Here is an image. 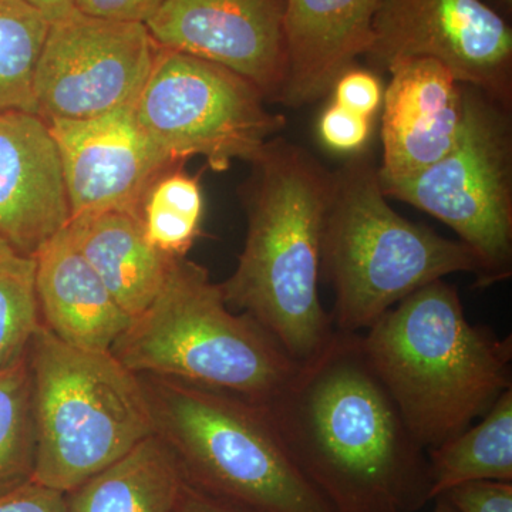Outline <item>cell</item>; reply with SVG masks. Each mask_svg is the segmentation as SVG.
Wrapping results in <instances>:
<instances>
[{
  "label": "cell",
  "mask_w": 512,
  "mask_h": 512,
  "mask_svg": "<svg viewBox=\"0 0 512 512\" xmlns=\"http://www.w3.org/2000/svg\"><path fill=\"white\" fill-rule=\"evenodd\" d=\"M262 407L333 512H416L430 503L427 451L370 363L362 333L335 329Z\"/></svg>",
  "instance_id": "6da1fadb"
},
{
  "label": "cell",
  "mask_w": 512,
  "mask_h": 512,
  "mask_svg": "<svg viewBox=\"0 0 512 512\" xmlns=\"http://www.w3.org/2000/svg\"><path fill=\"white\" fill-rule=\"evenodd\" d=\"M251 164L247 239L222 292L229 308L258 322L296 363L306 362L335 333L319 296L333 173L281 137Z\"/></svg>",
  "instance_id": "7a4b0ae2"
},
{
  "label": "cell",
  "mask_w": 512,
  "mask_h": 512,
  "mask_svg": "<svg viewBox=\"0 0 512 512\" xmlns=\"http://www.w3.org/2000/svg\"><path fill=\"white\" fill-rule=\"evenodd\" d=\"M377 375L424 450L453 439L511 389V336L467 319L456 286L431 282L362 333Z\"/></svg>",
  "instance_id": "3957f363"
},
{
  "label": "cell",
  "mask_w": 512,
  "mask_h": 512,
  "mask_svg": "<svg viewBox=\"0 0 512 512\" xmlns=\"http://www.w3.org/2000/svg\"><path fill=\"white\" fill-rule=\"evenodd\" d=\"M110 352L134 375L180 380L261 406L299 365L258 322L231 312L221 285L187 256L174 258L156 299Z\"/></svg>",
  "instance_id": "277c9868"
},
{
  "label": "cell",
  "mask_w": 512,
  "mask_h": 512,
  "mask_svg": "<svg viewBox=\"0 0 512 512\" xmlns=\"http://www.w3.org/2000/svg\"><path fill=\"white\" fill-rule=\"evenodd\" d=\"M387 200L370 158H350L333 173L322 271L335 292L330 318L340 332L369 329L407 296L447 275H480L467 245L406 220Z\"/></svg>",
  "instance_id": "5b68a950"
},
{
  "label": "cell",
  "mask_w": 512,
  "mask_h": 512,
  "mask_svg": "<svg viewBox=\"0 0 512 512\" xmlns=\"http://www.w3.org/2000/svg\"><path fill=\"white\" fill-rule=\"evenodd\" d=\"M138 377L154 434L187 483L254 512H333L295 466L261 404L167 377Z\"/></svg>",
  "instance_id": "8992f818"
},
{
  "label": "cell",
  "mask_w": 512,
  "mask_h": 512,
  "mask_svg": "<svg viewBox=\"0 0 512 512\" xmlns=\"http://www.w3.org/2000/svg\"><path fill=\"white\" fill-rule=\"evenodd\" d=\"M28 356L36 483L70 493L154 433L140 377L111 352L74 348L42 323Z\"/></svg>",
  "instance_id": "52a82bcc"
},
{
  "label": "cell",
  "mask_w": 512,
  "mask_h": 512,
  "mask_svg": "<svg viewBox=\"0 0 512 512\" xmlns=\"http://www.w3.org/2000/svg\"><path fill=\"white\" fill-rule=\"evenodd\" d=\"M460 136L440 161L419 173L383 178L387 198L427 212L456 232L480 262L477 288L512 274V131L508 106L464 86Z\"/></svg>",
  "instance_id": "ba28073f"
},
{
  "label": "cell",
  "mask_w": 512,
  "mask_h": 512,
  "mask_svg": "<svg viewBox=\"0 0 512 512\" xmlns=\"http://www.w3.org/2000/svg\"><path fill=\"white\" fill-rule=\"evenodd\" d=\"M266 101L258 87L220 64L158 46L134 109L174 163L201 156L222 173L235 160L254 163L286 126Z\"/></svg>",
  "instance_id": "9c48e42d"
},
{
  "label": "cell",
  "mask_w": 512,
  "mask_h": 512,
  "mask_svg": "<svg viewBox=\"0 0 512 512\" xmlns=\"http://www.w3.org/2000/svg\"><path fill=\"white\" fill-rule=\"evenodd\" d=\"M158 45L144 23L74 12L50 23L35 76L37 114L87 120L136 104Z\"/></svg>",
  "instance_id": "30bf717a"
},
{
  "label": "cell",
  "mask_w": 512,
  "mask_h": 512,
  "mask_svg": "<svg viewBox=\"0 0 512 512\" xmlns=\"http://www.w3.org/2000/svg\"><path fill=\"white\" fill-rule=\"evenodd\" d=\"M365 56L384 72L436 60L458 83L510 106L512 30L483 0H380Z\"/></svg>",
  "instance_id": "8fae6325"
},
{
  "label": "cell",
  "mask_w": 512,
  "mask_h": 512,
  "mask_svg": "<svg viewBox=\"0 0 512 512\" xmlns=\"http://www.w3.org/2000/svg\"><path fill=\"white\" fill-rule=\"evenodd\" d=\"M286 0H164L146 23L165 49L220 64L281 101Z\"/></svg>",
  "instance_id": "7c38bea8"
},
{
  "label": "cell",
  "mask_w": 512,
  "mask_h": 512,
  "mask_svg": "<svg viewBox=\"0 0 512 512\" xmlns=\"http://www.w3.org/2000/svg\"><path fill=\"white\" fill-rule=\"evenodd\" d=\"M62 157L72 218L127 212L141 218L154 181L177 167L137 119L133 106L87 120H49Z\"/></svg>",
  "instance_id": "4fadbf2b"
},
{
  "label": "cell",
  "mask_w": 512,
  "mask_h": 512,
  "mask_svg": "<svg viewBox=\"0 0 512 512\" xmlns=\"http://www.w3.org/2000/svg\"><path fill=\"white\" fill-rule=\"evenodd\" d=\"M72 220L52 128L35 113H0V238L35 256Z\"/></svg>",
  "instance_id": "5bb4252c"
},
{
  "label": "cell",
  "mask_w": 512,
  "mask_h": 512,
  "mask_svg": "<svg viewBox=\"0 0 512 512\" xmlns=\"http://www.w3.org/2000/svg\"><path fill=\"white\" fill-rule=\"evenodd\" d=\"M389 73L379 175L400 178L430 167L453 148L463 127L466 99L464 84L436 60H404Z\"/></svg>",
  "instance_id": "9a60e30c"
},
{
  "label": "cell",
  "mask_w": 512,
  "mask_h": 512,
  "mask_svg": "<svg viewBox=\"0 0 512 512\" xmlns=\"http://www.w3.org/2000/svg\"><path fill=\"white\" fill-rule=\"evenodd\" d=\"M380 0H286L288 70L281 101L302 107L322 99L340 74L366 55Z\"/></svg>",
  "instance_id": "2e32d148"
},
{
  "label": "cell",
  "mask_w": 512,
  "mask_h": 512,
  "mask_svg": "<svg viewBox=\"0 0 512 512\" xmlns=\"http://www.w3.org/2000/svg\"><path fill=\"white\" fill-rule=\"evenodd\" d=\"M35 259L43 325L74 348L110 352L133 318L114 301L67 229L43 245Z\"/></svg>",
  "instance_id": "e0dca14e"
},
{
  "label": "cell",
  "mask_w": 512,
  "mask_h": 512,
  "mask_svg": "<svg viewBox=\"0 0 512 512\" xmlns=\"http://www.w3.org/2000/svg\"><path fill=\"white\" fill-rule=\"evenodd\" d=\"M66 229L120 308L133 319L146 311L163 288L174 258L151 247L141 218L97 212L73 217Z\"/></svg>",
  "instance_id": "ac0fdd59"
},
{
  "label": "cell",
  "mask_w": 512,
  "mask_h": 512,
  "mask_svg": "<svg viewBox=\"0 0 512 512\" xmlns=\"http://www.w3.org/2000/svg\"><path fill=\"white\" fill-rule=\"evenodd\" d=\"M185 477L170 448L151 434L66 494L69 512H175Z\"/></svg>",
  "instance_id": "d6986e66"
},
{
  "label": "cell",
  "mask_w": 512,
  "mask_h": 512,
  "mask_svg": "<svg viewBox=\"0 0 512 512\" xmlns=\"http://www.w3.org/2000/svg\"><path fill=\"white\" fill-rule=\"evenodd\" d=\"M430 500L476 481L512 483V387L477 424L427 450Z\"/></svg>",
  "instance_id": "ffe728a7"
},
{
  "label": "cell",
  "mask_w": 512,
  "mask_h": 512,
  "mask_svg": "<svg viewBox=\"0 0 512 512\" xmlns=\"http://www.w3.org/2000/svg\"><path fill=\"white\" fill-rule=\"evenodd\" d=\"M49 28L25 0H0V113L37 114L35 76Z\"/></svg>",
  "instance_id": "44dd1931"
},
{
  "label": "cell",
  "mask_w": 512,
  "mask_h": 512,
  "mask_svg": "<svg viewBox=\"0 0 512 512\" xmlns=\"http://www.w3.org/2000/svg\"><path fill=\"white\" fill-rule=\"evenodd\" d=\"M204 197L200 178L184 173L180 165L154 181L141 207L144 235L161 254L187 255L201 235Z\"/></svg>",
  "instance_id": "7402d4cb"
},
{
  "label": "cell",
  "mask_w": 512,
  "mask_h": 512,
  "mask_svg": "<svg viewBox=\"0 0 512 512\" xmlns=\"http://www.w3.org/2000/svg\"><path fill=\"white\" fill-rule=\"evenodd\" d=\"M36 420L29 356L0 372V494L33 480Z\"/></svg>",
  "instance_id": "603a6c76"
},
{
  "label": "cell",
  "mask_w": 512,
  "mask_h": 512,
  "mask_svg": "<svg viewBox=\"0 0 512 512\" xmlns=\"http://www.w3.org/2000/svg\"><path fill=\"white\" fill-rule=\"evenodd\" d=\"M40 326L35 256L0 238V372L29 355Z\"/></svg>",
  "instance_id": "cb8c5ba5"
},
{
  "label": "cell",
  "mask_w": 512,
  "mask_h": 512,
  "mask_svg": "<svg viewBox=\"0 0 512 512\" xmlns=\"http://www.w3.org/2000/svg\"><path fill=\"white\" fill-rule=\"evenodd\" d=\"M372 121L332 103L320 117L319 137L330 150L357 153L369 140Z\"/></svg>",
  "instance_id": "d4e9b609"
},
{
  "label": "cell",
  "mask_w": 512,
  "mask_h": 512,
  "mask_svg": "<svg viewBox=\"0 0 512 512\" xmlns=\"http://www.w3.org/2000/svg\"><path fill=\"white\" fill-rule=\"evenodd\" d=\"M333 103L373 120L383 104L384 89L379 77L369 70H345L332 87Z\"/></svg>",
  "instance_id": "484cf974"
},
{
  "label": "cell",
  "mask_w": 512,
  "mask_h": 512,
  "mask_svg": "<svg viewBox=\"0 0 512 512\" xmlns=\"http://www.w3.org/2000/svg\"><path fill=\"white\" fill-rule=\"evenodd\" d=\"M458 512H512V483L476 481L443 494Z\"/></svg>",
  "instance_id": "4316f807"
},
{
  "label": "cell",
  "mask_w": 512,
  "mask_h": 512,
  "mask_svg": "<svg viewBox=\"0 0 512 512\" xmlns=\"http://www.w3.org/2000/svg\"><path fill=\"white\" fill-rule=\"evenodd\" d=\"M0 512H69L62 491L29 481L0 494Z\"/></svg>",
  "instance_id": "83f0119b"
},
{
  "label": "cell",
  "mask_w": 512,
  "mask_h": 512,
  "mask_svg": "<svg viewBox=\"0 0 512 512\" xmlns=\"http://www.w3.org/2000/svg\"><path fill=\"white\" fill-rule=\"evenodd\" d=\"M164 0H76L77 12L114 22L146 23Z\"/></svg>",
  "instance_id": "f1b7e54d"
},
{
  "label": "cell",
  "mask_w": 512,
  "mask_h": 512,
  "mask_svg": "<svg viewBox=\"0 0 512 512\" xmlns=\"http://www.w3.org/2000/svg\"><path fill=\"white\" fill-rule=\"evenodd\" d=\"M175 512H254L241 505L231 503L224 498L215 497L210 493L194 487L185 480L183 494Z\"/></svg>",
  "instance_id": "f546056e"
},
{
  "label": "cell",
  "mask_w": 512,
  "mask_h": 512,
  "mask_svg": "<svg viewBox=\"0 0 512 512\" xmlns=\"http://www.w3.org/2000/svg\"><path fill=\"white\" fill-rule=\"evenodd\" d=\"M25 2L39 10L49 23L57 22L77 12L76 0H25Z\"/></svg>",
  "instance_id": "4dcf8cb0"
},
{
  "label": "cell",
  "mask_w": 512,
  "mask_h": 512,
  "mask_svg": "<svg viewBox=\"0 0 512 512\" xmlns=\"http://www.w3.org/2000/svg\"><path fill=\"white\" fill-rule=\"evenodd\" d=\"M434 501V508L433 512H458L456 508L453 507L446 498L443 497V495H440V497H437Z\"/></svg>",
  "instance_id": "1f68e13d"
},
{
  "label": "cell",
  "mask_w": 512,
  "mask_h": 512,
  "mask_svg": "<svg viewBox=\"0 0 512 512\" xmlns=\"http://www.w3.org/2000/svg\"><path fill=\"white\" fill-rule=\"evenodd\" d=\"M503 3H505V5L511 6L512 0H503Z\"/></svg>",
  "instance_id": "d6a6232c"
}]
</instances>
